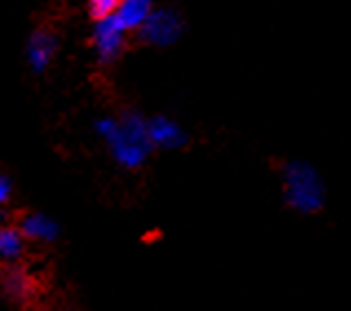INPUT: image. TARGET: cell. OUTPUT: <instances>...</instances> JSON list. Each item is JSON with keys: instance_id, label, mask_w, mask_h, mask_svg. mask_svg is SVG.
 <instances>
[{"instance_id": "ba28073f", "label": "cell", "mask_w": 351, "mask_h": 311, "mask_svg": "<svg viewBox=\"0 0 351 311\" xmlns=\"http://www.w3.org/2000/svg\"><path fill=\"white\" fill-rule=\"evenodd\" d=\"M155 0H119V5L115 9V18L119 20L126 32H137L142 23L148 18V14L153 12Z\"/></svg>"}, {"instance_id": "4fadbf2b", "label": "cell", "mask_w": 351, "mask_h": 311, "mask_svg": "<svg viewBox=\"0 0 351 311\" xmlns=\"http://www.w3.org/2000/svg\"><path fill=\"white\" fill-rule=\"evenodd\" d=\"M3 223H7V212L3 210V206H0V225H3Z\"/></svg>"}, {"instance_id": "9c48e42d", "label": "cell", "mask_w": 351, "mask_h": 311, "mask_svg": "<svg viewBox=\"0 0 351 311\" xmlns=\"http://www.w3.org/2000/svg\"><path fill=\"white\" fill-rule=\"evenodd\" d=\"M27 238L18 227L3 223L0 225V263L16 265L25 254Z\"/></svg>"}, {"instance_id": "5b68a950", "label": "cell", "mask_w": 351, "mask_h": 311, "mask_svg": "<svg viewBox=\"0 0 351 311\" xmlns=\"http://www.w3.org/2000/svg\"><path fill=\"white\" fill-rule=\"evenodd\" d=\"M148 128V142L153 148L162 150H179L188 144V133L179 126L175 119H170L166 115H155L146 119Z\"/></svg>"}, {"instance_id": "6da1fadb", "label": "cell", "mask_w": 351, "mask_h": 311, "mask_svg": "<svg viewBox=\"0 0 351 311\" xmlns=\"http://www.w3.org/2000/svg\"><path fill=\"white\" fill-rule=\"evenodd\" d=\"M95 135L106 144L113 162L126 170H137L153 153L148 142L146 117L135 108H126L119 117H102L95 122Z\"/></svg>"}, {"instance_id": "30bf717a", "label": "cell", "mask_w": 351, "mask_h": 311, "mask_svg": "<svg viewBox=\"0 0 351 311\" xmlns=\"http://www.w3.org/2000/svg\"><path fill=\"white\" fill-rule=\"evenodd\" d=\"M3 289L5 294L12 298V300H18V303H25V300H29L34 296V283L32 278H29L23 269L18 267H9L7 272L3 274Z\"/></svg>"}, {"instance_id": "8fae6325", "label": "cell", "mask_w": 351, "mask_h": 311, "mask_svg": "<svg viewBox=\"0 0 351 311\" xmlns=\"http://www.w3.org/2000/svg\"><path fill=\"white\" fill-rule=\"evenodd\" d=\"M117 5H119V0H88V14H91L93 20L111 16L115 14Z\"/></svg>"}, {"instance_id": "3957f363", "label": "cell", "mask_w": 351, "mask_h": 311, "mask_svg": "<svg viewBox=\"0 0 351 311\" xmlns=\"http://www.w3.org/2000/svg\"><path fill=\"white\" fill-rule=\"evenodd\" d=\"M184 18L182 14L173 7H153V12L148 14V18L142 23V27L137 29V36L142 42L150 47L168 49L177 45L184 36Z\"/></svg>"}, {"instance_id": "8992f818", "label": "cell", "mask_w": 351, "mask_h": 311, "mask_svg": "<svg viewBox=\"0 0 351 311\" xmlns=\"http://www.w3.org/2000/svg\"><path fill=\"white\" fill-rule=\"evenodd\" d=\"M56 53H58L56 34L47 32V29H36V32L29 36L27 47H25V55H27V62L32 66L34 73H45L47 69L51 66Z\"/></svg>"}, {"instance_id": "7c38bea8", "label": "cell", "mask_w": 351, "mask_h": 311, "mask_svg": "<svg viewBox=\"0 0 351 311\" xmlns=\"http://www.w3.org/2000/svg\"><path fill=\"white\" fill-rule=\"evenodd\" d=\"M12 195H14V186L9 182V177L0 173V206H7L12 201Z\"/></svg>"}, {"instance_id": "7a4b0ae2", "label": "cell", "mask_w": 351, "mask_h": 311, "mask_svg": "<svg viewBox=\"0 0 351 311\" xmlns=\"http://www.w3.org/2000/svg\"><path fill=\"white\" fill-rule=\"evenodd\" d=\"M283 199L298 214H316L325 206V182L318 170L303 159H292L280 170Z\"/></svg>"}, {"instance_id": "277c9868", "label": "cell", "mask_w": 351, "mask_h": 311, "mask_svg": "<svg viewBox=\"0 0 351 311\" xmlns=\"http://www.w3.org/2000/svg\"><path fill=\"white\" fill-rule=\"evenodd\" d=\"M126 29L111 14L97 18L93 25V49L102 64H113L126 49Z\"/></svg>"}, {"instance_id": "52a82bcc", "label": "cell", "mask_w": 351, "mask_h": 311, "mask_svg": "<svg viewBox=\"0 0 351 311\" xmlns=\"http://www.w3.org/2000/svg\"><path fill=\"white\" fill-rule=\"evenodd\" d=\"M18 229L23 232L27 240H36V243H53L60 236L58 221L45 212H29L20 219Z\"/></svg>"}]
</instances>
